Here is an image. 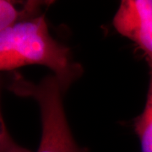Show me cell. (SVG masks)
Returning <instances> with one entry per match:
<instances>
[{"instance_id": "obj_1", "label": "cell", "mask_w": 152, "mask_h": 152, "mask_svg": "<svg viewBox=\"0 0 152 152\" xmlns=\"http://www.w3.org/2000/svg\"><path fill=\"white\" fill-rule=\"evenodd\" d=\"M34 64L53 71L64 92L83 73L81 66L73 61L70 50L50 35L42 13L0 31L1 70Z\"/></svg>"}, {"instance_id": "obj_2", "label": "cell", "mask_w": 152, "mask_h": 152, "mask_svg": "<svg viewBox=\"0 0 152 152\" xmlns=\"http://www.w3.org/2000/svg\"><path fill=\"white\" fill-rule=\"evenodd\" d=\"M9 89L19 96L34 98L39 104L42 133L37 152H88L78 146L72 136L63 105L64 91L54 75L38 84L15 75Z\"/></svg>"}, {"instance_id": "obj_3", "label": "cell", "mask_w": 152, "mask_h": 152, "mask_svg": "<svg viewBox=\"0 0 152 152\" xmlns=\"http://www.w3.org/2000/svg\"><path fill=\"white\" fill-rule=\"evenodd\" d=\"M116 31L132 41L152 69V0H123L113 20Z\"/></svg>"}, {"instance_id": "obj_4", "label": "cell", "mask_w": 152, "mask_h": 152, "mask_svg": "<svg viewBox=\"0 0 152 152\" xmlns=\"http://www.w3.org/2000/svg\"><path fill=\"white\" fill-rule=\"evenodd\" d=\"M50 4V2L45 1H28L24 8L18 10L15 4L7 0L0 1V31L13 26L17 22L26 17L42 13V7Z\"/></svg>"}, {"instance_id": "obj_5", "label": "cell", "mask_w": 152, "mask_h": 152, "mask_svg": "<svg viewBox=\"0 0 152 152\" xmlns=\"http://www.w3.org/2000/svg\"><path fill=\"white\" fill-rule=\"evenodd\" d=\"M150 74L151 79L145 106L134 123L136 134L140 141L141 152H152V69Z\"/></svg>"}, {"instance_id": "obj_6", "label": "cell", "mask_w": 152, "mask_h": 152, "mask_svg": "<svg viewBox=\"0 0 152 152\" xmlns=\"http://www.w3.org/2000/svg\"><path fill=\"white\" fill-rule=\"evenodd\" d=\"M1 152H31L16 145L12 140L1 118Z\"/></svg>"}]
</instances>
